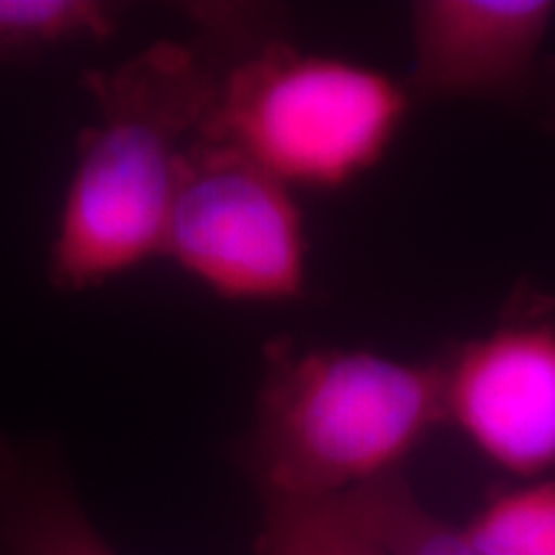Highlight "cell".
<instances>
[{"label": "cell", "mask_w": 555, "mask_h": 555, "mask_svg": "<svg viewBox=\"0 0 555 555\" xmlns=\"http://www.w3.org/2000/svg\"><path fill=\"white\" fill-rule=\"evenodd\" d=\"M163 255L229 301H291L307 286V232L288 185L204 137L178 165Z\"/></svg>", "instance_id": "277c9868"}, {"label": "cell", "mask_w": 555, "mask_h": 555, "mask_svg": "<svg viewBox=\"0 0 555 555\" xmlns=\"http://www.w3.org/2000/svg\"><path fill=\"white\" fill-rule=\"evenodd\" d=\"M0 555H119L52 455L0 440Z\"/></svg>", "instance_id": "52a82bcc"}, {"label": "cell", "mask_w": 555, "mask_h": 555, "mask_svg": "<svg viewBox=\"0 0 555 555\" xmlns=\"http://www.w3.org/2000/svg\"><path fill=\"white\" fill-rule=\"evenodd\" d=\"M555 21L551 0H420L412 88L427 99H506L535 78Z\"/></svg>", "instance_id": "8992f818"}, {"label": "cell", "mask_w": 555, "mask_h": 555, "mask_svg": "<svg viewBox=\"0 0 555 555\" xmlns=\"http://www.w3.org/2000/svg\"><path fill=\"white\" fill-rule=\"evenodd\" d=\"M221 69L201 41H157L82 75L99 121L80 134L52 245L60 288H93L163 255L178 165L206 127Z\"/></svg>", "instance_id": "6da1fadb"}, {"label": "cell", "mask_w": 555, "mask_h": 555, "mask_svg": "<svg viewBox=\"0 0 555 555\" xmlns=\"http://www.w3.org/2000/svg\"><path fill=\"white\" fill-rule=\"evenodd\" d=\"M258 555H388L339 499H283L262 494Z\"/></svg>", "instance_id": "9c48e42d"}, {"label": "cell", "mask_w": 555, "mask_h": 555, "mask_svg": "<svg viewBox=\"0 0 555 555\" xmlns=\"http://www.w3.org/2000/svg\"><path fill=\"white\" fill-rule=\"evenodd\" d=\"M446 422L442 363L367 350H268L253 463L262 494L335 499L393 476Z\"/></svg>", "instance_id": "7a4b0ae2"}, {"label": "cell", "mask_w": 555, "mask_h": 555, "mask_svg": "<svg viewBox=\"0 0 555 555\" xmlns=\"http://www.w3.org/2000/svg\"><path fill=\"white\" fill-rule=\"evenodd\" d=\"M446 422L517 476L555 468V324H506L448 363Z\"/></svg>", "instance_id": "5b68a950"}, {"label": "cell", "mask_w": 555, "mask_h": 555, "mask_svg": "<svg viewBox=\"0 0 555 555\" xmlns=\"http://www.w3.org/2000/svg\"><path fill=\"white\" fill-rule=\"evenodd\" d=\"M406 111L409 90L380 69L270 39L221 69L201 137L288 189H343L384 159Z\"/></svg>", "instance_id": "3957f363"}, {"label": "cell", "mask_w": 555, "mask_h": 555, "mask_svg": "<svg viewBox=\"0 0 555 555\" xmlns=\"http://www.w3.org/2000/svg\"><path fill=\"white\" fill-rule=\"evenodd\" d=\"M337 499L388 555H483L463 527L433 515L399 474Z\"/></svg>", "instance_id": "ba28073f"}, {"label": "cell", "mask_w": 555, "mask_h": 555, "mask_svg": "<svg viewBox=\"0 0 555 555\" xmlns=\"http://www.w3.org/2000/svg\"><path fill=\"white\" fill-rule=\"evenodd\" d=\"M119 9L99 0H0V62L108 39Z\"/></svg>", "instance_id": "30bf717a"}, {"label": "cell", "mask_w": 555, "mask_h": 555, "mask_svg": "<svg viewBox=\"0 0 555 555\" xmlns=\"http://www.w3.org/2000/svg\"><path fill=\"white\" fill-rule=\"evenodd\" d=\"M463 532L483 555H555V478L494 496Z\"/></svg>", "instance_id": "8fae6325"}]
</instances>
